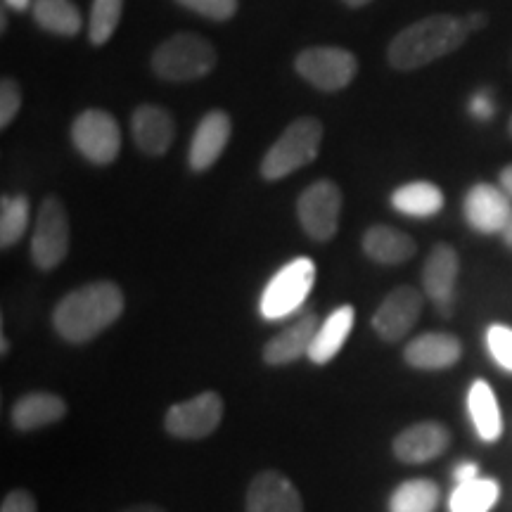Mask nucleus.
Masks as SVG:
<instances>
[{
	"instance_id": "obj_30",
	"label": "nucleus",
	"mask_w": 512,
	"mask_h": 512,
	"mask_svg": "<svg viewBox=\"0 0 512 512\" xmlns=\"http://www.w3.org/2000/svg\"><path fill=\"white\" fill-rule=\"evenodd\" d=\"M486 347H489L491 356H494L498 366L512 373V328L501 323L491 325V328L486 330Z\"/></svg>"
},
{
	"instance_id": "obj_40",
	"label": "nucleus",
	"mask_w": 512,
	"mask_h": 512,
	"mask_svg": "<svg viewBox=\"0 0 512 512\" xmlns=\"http://www.w3.org/2000/svg\"><path fill=\"white\" fill-rule=\"evenodd\" d=\"M5 3H8L10 8H15V10H27L31 0H5Z\"/></svg>"
},
{
	"instance_id": "obj_11",
	"label": "nucleus",
	"mask_w": 512,
	"mask_h": 512,
	"mask_svg": "<svg viewBox=\"0 0 512 512\" xmlns=\"http://www.w3.org/2000/svg\"><path fill=\"white\" fill-rule=\"evenodd\" d=\"M460 273L458 252L446 242H439L427 256L425 268H422V287L425 294L437 306L444 318L453 316V304H456V283Z\"/></svg>"
},
{
	"instance_id": "obj_5",
	"label": "nucleus",
	"mask_w": 512,
	"mask_h": 512,
	"mask_svg": "<svg viewBox=\"0 0 512 512\" xmlns=\"http://www.w3.org/2000/svg\"><path fill=\"white\" fill-rule=\"evenodd\" d=\"M316 283V264L309 256L287 261L278 273L268 280L261 294V316L266 320H283L294 313H302L304 302L309 299Z\"/></svg>"
},
{
	"instance_id": "obj_24",
	"label": "nucleus",
	"mask_w": 512,
	"mask_h": 512,
	"mask_svg": "<svg viewBox=\"0 0 512 512\" xmlns=\"http://www.w3.org/2000/svg\"><path fill=\"white\" fill-rule=\"evenodd\" d=\"M392 207L399 214L427 219V216L439 214L441 207H444V192L427 181L406 183L392 192Z\"/></svg>"
},
{
	"instance_id": "obj_20",
	"label": "nucleus",
	"mask_w": 512,
	"mask_h": 512,
	"mask_svg": "<svg viewBox=\"0 0 512 512\" xmlns=\"http://www.w3.org/2000/svg\"><path fill=\"white\" fill-rule=\"evenodd\" d=\"M67 415V403L57 394L31 392L22 396L12 408V425L19 432H34L41 427L55 425Z\"/></svg>"
},
{
	"instance_id": "obj_26",
	"label": "nucleus",
	"mask_w": 512,
	"mask_h": 512,
	"mask_svg": "<svg viewBox=\"0 0 512 512\" xmlns=\"http://www.w3.org/2000/svg\"><path fill=\"white\" fill-rule=\"evenodd\" d=\"M439 505V486L430 479H408L389 498V512H434Z\"/></svg>"
},
{
	"instance_id": "obj_36",
	"label": "nucleus",
	"mask_w": 512,
	"mask_h": 512,
	"mask_svg": "<svg viewBox=\"0 0 512 512\" xmlns=\"http://www.w3.org/2000/svg\"><path fill=\"white\" fill-rule=\"evenodd\" d=\"M486 22H489V19H486L484 12H472V15L465 17V27H467V31H470V34H472V31L484 29Z\"/></svg>"
},
{
	"instance_id": "obj_14",
	"label": "nucleus",
	"mask_w": 512,
	"mask_h": 512,
	"mask_svg": "<svg viewBox=\"0 0 512 512\" xmlns=\"http://www.w3.org/2000/svg\"><path fill=\"white\" fill-rule=\"evenodd\" d=\"M451 446V430L437 420L418 422L394 439V456L401 463L422 465L439 458Z\"/></svg>"
},
{
	"instance_id": "obj_32",
	"label": "nucleus",
	"mask_w": 512,
	"mask_h": 512,
	"mask_svg": "<svg viewBox=\"0 0 512 512\" xmlns=\"http://www.w3.org/2000/svg\"><path fill=\"white\" fill-rule=\"evenodd\" d=\"M19 107H22V91L17 81L3 79L0 83V126L8 128L15 121Z\"/></svg>"
},
{
	"instance_id": "obj_10",
	"label": "nucleus",
	"mask_w": 512,
	"mask_h": 512,
	"mask_svg": "<svg viewBox=\"0 0 512 512\" xmlns=\"http://www.w3.org/2000/svg\"><path fill=\"white\" fill-rule=\"evenodd\" d=\"M223 420V399L216 392H204L176 403L164 418V427L176 439H207L219 430Z\"/></svg>"
},
{
	"instance_id": "obj_42",
	"label": "nucleus",
	"mask_w": 512,
	"mask_h": 512,
	"mask_svg": "<svg viewBox=\"0 0 512 512\" xmlns=\"http://www.w3.org/2000/svg\"><path fill=\"white\" fill-rule=\"evenodd\" d=\"M0 342H3V344H0V347H3V354H8V337H3Z\"/></svg>"
},
{
	"instance_id": "obj_29",
	"label": "nucleus",
	"mask_w": 512,
	"mask_h": 512,
	"mask_svg": "<svg viewBox=\"0 0 512 512\" xmlns=\"http://www.w3.org/2000/svg\"><path fill=\"white\" fill-rule=\"evenodd\" d=\"M124 0H93L91 22H88V36L95 46H105L119 27Z\"/></svg>"
},
{
	"instance_id": "obj_19",
	"label": "nucleus",
	"mask_w": 512,
	"mask_h": 512,
	"mask_svg": "<svg viewBox=\"0 0 512 512\" xmlns=\"http://www.w3.org/2000/svg\"><path fill=\"white\" fill-rule=\"evenodd\" d=\"M463 356V344L448 332H427L408 342L403 358L411 368L418 370H446L453 368Z\"/></svg>"
},
{
	"instance_id": "obj_16",
	"label": "nucleus",
	"mask_w": 512,
	"mask_h": 512,
	"mask_svg": "<svg viewBox=\"0 0 512 512\" xmlns=\"http://www.w3.org/2000/svg\"><path fill=\"white\" fill-rule=\"evenodd\" d=\"M230 131H233V124H230V117L223 110H211L204 114L190 143V169L202 174V171L211 169L219 162L230 140Z\"/></svg>"
},
{
	"instance_id": "obj_4",
	"label": "nucleus",
	"mask_w": 512,
	"mask_h": 512,
	"mask_svg": "<svg viewBox=\"0 0 512 512\" xmlns=\"http://www.w3.org/2000/svg\"><path fill=\"white\" fill-rule=\"evenodd\" d=\"M320 140H323V124L318 119L302 117L292 121L283 136L266 152L264 162H261V176L266 181H280V178L311 164L318 157Z\"/></svg>"
},
{
	"instance_id": "obj_9",
	"label": "nucleus",
	"mask_w": 512,
	"mask_h": 512,
	"mask_svg": "<svg viewBox=\"0 0 512 512\" xmlns=\"http://www.w3.org/2000/svg\"><path fill=\"white\" fill-rule=\"evenodd\" d=\"M72 143L88 162L98 166L112 164L121 150L117 119L105 110L81 112L72 124Z\"/></svg>"
},
{
	"instance_id": "obj_38",
	"label": "nucleus",
	"mask_w": 512,
	"mask_h": 512,
	"mask_svg": "<svg viewBox=\"0 0 512 512\" xmlns=\"http://www.w3.org/2000/svg\"><path fill=\"white\" fill-rule=\"evenodd\" d=\"M121 512H166L164 508H159V505H152V503H143V505H133V508H126Z\"/></svg>"
},
{
	"instance_id": "obj_3",
	"label": "nucleus",
	"mask_w": 512,
	"mask_h": 512,
	"mask_svg": "<svg viewBox=\"0 0 512 512\" xmlns=\"http://www.w3.org/2000/svg\"><path fill=\"white\" fill-rule=\"evenodd\" d=\"M216 67V50L197 34H174L152 55V69L164 81H197Z\"/></svg>"
},
{
	"instance_id": "obj_21",
	"label": "nucleus",
	"mask_w": 512,
	"mask_h": 512,
	"mask_svg": "<svg viewBox=\"0 0 512 512\" xmlns=\"http://www.w3.org/2000/svg\"><path fill=\"white\" fill-rule=\"evenodd\" d=\"M354 320H356L354 306L344 304L332 311L330 316L318 325V332L316 337H313L311 349H309L311 361L318 363V366L332 361V358L339 354V349L344 347V342H347L351 330H354Z\"/></svg>"
},
{
	"instance_id": "obj_25",
	"label": "nucleus",
	"mask_w": 512,
	"mask_h": 512,
	"mask_svg": "<svg viewBox=\"0 0 512 512\" xmlns=\"http://www.w3.org/2000/svg\"><path fill=\"white\" fill-rule=\"evenodd\" d=\"M31 12L38 27L57 36H76L83 27V17L72 0H34Z\"/></svg>"
},
{
	"instance_id": "obj_28",
	"label": "nucleus",
	"mask_w": 512,
	"mask_h": 512,
	"mask_svg": "<svg viewBox=\"0 0 512 512\" xmlns=\"http://www.w3.org/2000/svg\"><path fill=\"white\" fill-rule=\"evenodd\" d=\"M29 228V200L24 195L3 197L0 202V247L8 249L24 238Z\"/></svg>"
},
{
	"instance_id": "obj_18",
	"label": "nucleus",
	"mask_w": 512,
	"mask_h": 512,
	"mask_svg": "<svg viewBox=\"0 0 512 512\" xmlns=\"http://www.w3.org/2000/svg\"><path fill=\"white\" fill-rule=\"evenodd\" d=\"M318 316L313 311H302L292 325L275 335L264 347V361L268 366H290L302 356H309L311 342L318 332Z\"/></svg>"
},
{
	"instance_id": "obj_34",
	"label": "nucleus",
	"mask_w": 512,
	"mask_h": 512,
	"mask_svg": "<svg viewBox=\"0 0 512 512\" xmlns=\"http://www.w3.org/2000/svg\"><path fill=\"white\" fill-rule=\"evenodd\" d=\"M472 114H475L477 119H489L491 114H494V105H491L489 95H477V98L472 100Z\"/></svg>"
},
{
	"instance_id": "obj_33",
	"label": "nucleus",
	"mask_w": 512,
	"mask_h": 512,
	"mask_svg": "<svg viewBox=\"0 0 512 512\" xmlns=\"http://www.w3.org/2000/svg\"><path fill=\"white\" fill-rule=\"evenodd\" d=\"M0 512H36V501L34 496L24 489L10 491V494L5 496Z\"/></svg>"
},
{
	"instance_id": "obj_35",
	"label": "nucleus",
	"mask_w": 512,
	"mask_h": 512,
	"mask_svg": "<svg viewBox=\"0 0 512 512\" xmlns=\"http://www.w3.org/2000/svg\"><path fill=\"white\" fill-rule=\"evenodd\" d=\"M477 475H479V467L475 463H460L456 470H453V477H456L458 484L472 482V479H477Z\"/></svg>"
},
{
	"instance_id": "obj_13",
	"label": "nucleus",
	"mask_w": 512,
	"mask_h": 512,
	"mask_svg": "<svg viewBox=\"0 0 512 512\" xmlns=\"http://www.w3.org/2000/svg\"><path fill=\"white\" fill-rule=\"evenodd\" d=\"M512 200L505 195L503 188H496L491 183L472 185L463 200L465 221L470 223L477 233L491 235L501 233L505 223L510 219Z\"/></svg>"
},
{
	"instance_id": "obj_2",
	"label": "nucleus",
	"mask_w": 512,
	"mask_h": 512,
	"mask_svg": "<svg viewBox=\"0 0 512 512\" xmlns=\"http://www.w3.org/2000/svg\"><path fill=\"white\" fill-rule=\"evenodd\" d=\"M470 36L465 19L453 15H432L411 24L387 48V60L399 72H413L434 60L451 55Z\"/></svg>"
},
{
	"instance_id": "obj_1",
	"label": "nucleus",
	"mask_w": 512,
	"mask_h": 512,
	"mask_svg": "<svg viewBox=\"0 0 512 512\" xmlns=\"http://www.w3.org/2000/svg\"><path fill=\"white\" fill-rule=\"evenodd\" d=\"M121 313H124V292L112 280H98L62 297L55 306L53 325L62 339L83 344L112 328Z\"/></svg>"
},
{
	"instance_id": "obj_12",
	"label": "nucleus",
	"mask_w": 512,
	"mask_h": 512,
	"mask_svg": "<svg viewBox=\"0 0 512 512\" xmlns=\"http://www.w3.org/2000/svg\"><path fill=\"white\" fill-rule=\"evenodd\" d=\"M422 313V294L411 285L389 292L373 316V328L384 342H401L415 328Z\"/></svg>"
},
{
	"instance_id": "obj_27",
	"label": "nucleus",
	"mask_w": 512,
	"mask_h": 512,
	"mask_svg": "<svg viewBox=\"0 0 512 512\" xmlns=\"http://www.w3.org/2000/svg\"><path fill=\"white\" fill-rule=\"evenodd\" d=\"M498 482L496 479H472V482L458 484L451 494L448 508L451 512H489L498 501Z\"/></svg>"
},
{
	"instance_id": "obj_31",
	"label": "nucleus",
	"mask_w": 512,
	"mask_h": 512,
	"mask_svg": "<svg viewBox=\"0 0 512 512\" xmlns=\"http://www.w3.org/2000/svg\"><path fill=\"white\" fill-rule=\"evenodd\" d=\"M176 3L202 17L219 19V22H226L238 12V0H176Z\"/></svg>"
},
{
	"instance_id": "obj_37",
	"label": "nucleus",
	"mask_w": 512,
	"mask_h": 512,
	"mask_svg": "<svg viewBox=\"0 0 512 512\" xmlns=\"http://www.w3.org/2000/svg\"><path fill=\"white\" fill-rule=\"evenodd\" d=\"M501 188H503L505 195H508L510 200H512V164H508L501 171Z\"/></svg>"
},
{
	"instance_id": "obj_43",
	"label": "nucleus",
	"mask_w": 512,
	"mask_h": 512,
	"mask_svg": "<svg viewBox=\"0 0 512 512\" xmlns=\"http://www.w3.org/2000/svg\"><path fill=\"white\" fill-rule=\"evenodd\" d=\"M508 131H510V136H512V117H510V124H508Z\"/></svg>"
},
{
	"instance_id": "obj_15",
	"label": "nucleus",
	"mask_w": 512,
	"mask_h": 512,
	"mask_svg": "<svg viewBox=\"0 0 512 512\" xmlns=\"http://www.w3.org/2000/svg\"><path fill=\"white\" fill-rule=\"evenodd\" d=\"M247 512H304V503L283 472L264 470L249 484Z\"/></svg>"
},
{
	"instance_id": "obj_8",
	"label": "nucleus",
	"mask_w": 512,
	"mask_h": 512,
	"mask_svg": "<svg viewBox=\"0 0 512 512\" xmlns=\"http://www.w3.org/2000/svg\"><path fill=\"white\" fill-rule=\"evenodd\" d=\"M342 214V190L332 181H316L309 185L297 202V216L311 240L328 242L337 235Z\"/></svg>"
},
{
	"instance_id": "obj_7",
	"label": "nucleus",
	"mask_w": 512,
	"mask_h": 512,
	"mask_svg": "<svg viewBox=\"0 0 512 512\" xmlns=\"http://www.w3.org/2000/svg\"><path fill=\"white\" fill-rule=\"evenodd\" d=\"M69 254V216L57 197H46L31 235V259L41 271H53Z\"/></svg>"
},
{
	"instance_id": "obj_39",
	"label": "nucleus",
	"mask_w": 512,
	"mask_h": 512,
	"mask_svg": "<svg viewBox=\"0 0 512 512\" xmlns=\"http://www.w3.org/2000/svg\"><path fill=\"white\" fill-rule=\"evenodd\" d=\"M501 235H503L505 247L512 249V211H510V219H508V223H505V228L501 230Z\"/></svg>"
},
{
	"instance_id": "obj_17",
	"label": "nucleus",
	"mask_w": 512,
	"mask_h": 512,
	"mask_svg": "<svg viewBox=\"0 0 512 512\" xmlns=\"http://www.w3.org/2000/svg\"><path fill=\"white\" fill-rule=\"evenodd\" d=\"M133 140L143 155L162 157L176 138L174 117L157 105H140L131 119Z\"/></svg>"
},
{
	"instance_id": "obj_22",
	"label": "nucleus",
	"mask_w": 512,
	"mask_h": 512,
	"mask_svg": "<svg viewBox=\"0 0 512 512\" xmlns=\"http://www.w3.org/2000/svg\"><path fill=\"white\" fill-rule=\"evenodd\" d=\"M363 252H366L368 259L377 261V264L396 266L413 259L415 252H418V245H415L411 235L380 223V226L368 228L366 235H363Z\"/></svg>"
},
{
	"instance_id": "obj_23",
	"label": "nucleus",
	"mask_w": 512,
	"mask_h": 512,
	"mask_svg": "<svg viewBox=\"0 0 512 512\" xmlns=\"http://www.w3.org/2000/svg\"><path fill=\"white\" fill-rule=\"evenodd\" d=\"M467 408H470V418L475 422V430L482 441H496L503 432L501 411H498V401L494 389L484 380H475L467 394Z\"/></svg>"
},
{
	"instance_id": "obj_6",
	"label": "nucleus",
	"mask_w": 512,
	"mask_h": 512,
	"mask_svg": "<svg viewBox=\"0 0 512 512\" xmlns=\"http://www.w3.org/2000/svg\"><path fill=\"white\" fill-rule=\"evenodd\" d=\"M294 69H297V74L302 76L304 81L316 86L318 91L335 93L347 88L349 83L354 81V76L358 72V62L356 55L344 48L313 46L297 55Z\"/></svg>"
},
{
	"instance_id": "obj_41",
	"label": "nucleus",
	"mask_w": 512,
	"mask_h": 512,
	"mask_svg": "<svg viewBox=\"0 0 512 512\" xmlns=\"http://www.w3.org/2000/svg\"><path fill=\"white\" fill-rule=\"evenodd\" d=\"M344 3L351 5V8H361V5H368L370 0H344Z\"/></svg>"
}]
</instances>
